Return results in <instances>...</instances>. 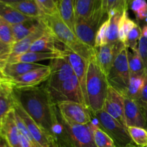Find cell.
Here are the masks:
<instances>
[{
  "label": "cell",
  "mask_w": 147,
  "mask_h": 147,
  "mask_svg": "<svg viewBox=\"0 0 147 147\" xmlns=\"http://www.w3.org/2000/svg\"><path fill=\"white\" fill-rule=\"evenodd\" d=\"M122 14L117 13L109 17V30H108V44H114L119 40V25Z\"/></svg>",
  "instance_id": "obj_34"
},
{
  "label": "cell",
  "mask_w": 147,
  "mask_h": 147,
  "mask_svg": "<svg viewBox=\"0 0 147 147\" xmlns=\"http://www.w3.org/2000/svg\"><path fill=\"white\" fill-rule=\"evenodd\" d=\"M65 55L70 63L74 71L75 76L77 77L78 80L80 84L85 101H86L87 107L90 111L89 107L88 98L87 95V74H88V60H86L83 57L79 55L76 54L74 52L70 50V49L66 47Z\"/></svg>",
  "instance_id": "obj_12"
},
{
  "label": "cell",
  "mask_w": 147,
  "mask_h": 147,
  "mask_svg": "<svg viewBox=\"0 0 147 147\" xmlns=\"http://www.w3.org/2000/svg\"><path fill=\"white\" fill-rule=\"evenodd\" d=\"M26 1V0H0V2L4 3V4H12L14 3L20 2V1Z\"/></svg>",
  "instance_id": "obj_46"
},
{
  "label": "cell",
  "mask_w": 147,
  "mask_h": 147,
  "mask_svg": "<svg viewBox=\"0 0 147 147\" xmlns=\"http://www.w3.org/2000/svg\"><path fill=\"white\" fill-rule=\"evenodd\" d=\"M48 147H58L57 138H50Z\"/></svg>",
  "instance_id": "obj_45"
},
{
  "label": "cell",
  "mask_w": 147,
  "mask_h": 147,
  "mask_svg": "<svg viewBox=\"0 0 147 147\" xmlns=\"http://www.w3.org/2000/svg\"><path fill=\"white\" fill-rule=\"evenodd\" d=\"M40 18L49 32L70 50L88 61L95 55V49L83 42L65 23L59 13L54 15H42Z\"/></svg>",
  "instance_id": "obj_2"
},
{
  "label": "cell",
  "mask_w": 147,
  "mask_h": 147,
  "mask_svg": "<svg viewBox=\"0 0 147 147\" xmlns=\"http://www.w3.org/2000/svg\"><path fill=\"white\" fill-rule=\"evenodd\" d=\"M47 91L55 105L61 101H73L80 103L88 109L79 82L75 75L62 83L57 88Z\"/></svg>",
  "instance_id": "obj_7"
},
{
  "label": "cell",
  "mask_w": 147,
  "mask_h": 147,
  "mask_svg": "<svg viewBox=\"0 0 147 147\" xmlns=\"http://www.w3.org/2000/svg\"><path fill=\"white\" fill-rule=\"evenodd\" d=\"M133 0H103L102 7L105 14L109 17L128 11Z\"/></svg>",
  "instance_id": "obj_28"
},
{
  "label": "cell",
  "mask_w": 147,
  "mask_h": 147,
  "mask_svg": "<svg viewBox=\"0 0 147 147\" xmlns=\"http://www.w3.org/2000/svg\"><path fill=\"white\" fill-rule=\"evenodd\" d=\"M50 76V67L49 65H46L34 69L18 77L7 79L14 89L33 88L47 81Z\"/></svg>",
  "instance_id": "obj_10"
},
{
  "label": "cell",
  "mask_w": 147,
  "mask_h": 147,
  "mask_svg": "<svg viewBox=\"0 0 147 147\" xmlns=\"http://www.w3.org/2000/svg\"><path fill=\"white\" fill-rule=\"evenodd\" d=\"M45 66H46V65L40 63H7L3 68L2 71L7 78H13L25 74L34 69L40 68Z\"/></svg>",
  "instance_id": "obj_23"
},
{
  "label": "cell",
  "mask_w": 147,
  "mask_h": 147,
  "mask_svg": "<svg viewBox=\"0 0 147 147\" xmlns=\"http://www.w3.org/2000/svg\"><path fill=\"white\" fill-rule=\"evenodd\" d=\"M57 141L58 147H73L70 143L65 139L60 136H57Z\"/></svg>",
  "instance_id": "obj_44"
},
{
  "label": "cell",
  "mask_w": 147,
  "mask_h": 147,
  "mask_svg": "<svg viewBox=\"0 0 147 147\" xmlns=\"http://www.w3.org/2000/svg\"><path fill=\"white\" fill-rule=\"evenodd\" d=\"M59 113L73 123L80 125L88 124L92 121L90 111L77 102L61 101L56 104Z\"/></svg>",
  "instance_id": "obj_11"
},
{
  "label": "cell",
  "mask_w": 147,
  "mask_h": 147,
  "mask_svg": "<svg viewBox=\"0 0 147 147\" xmlns=\"http://www.w3.org/2000/svg\"><path fill=\"white\" fill-rule=\"evenodd\" d=\"M0 17L11 25L33 20L20 13L11 6L2 2H0Z\"/></svg>",
  "instance_id": "obj_26"
},
{
  "label": "cell",
  "mask_w": 147,
  "mask_h": 147,
  "mask_svg": "<svg viewBox=\"0 0 147 147\" xmlns=\"http://www.w3.org/2000/svg\"><path fill=\"white\" fill-rule=\"evenodd\" d=\"M128 48L123 47L118 54L107 76L109 85L125 97L130 79Z\"/></svg>",
  "instance_id": "obj_6"
},
{
  "label": "cell",
  "mask_w": 147,
  "mask_h": 147,
  "mask_svg": "<svg viewBox=\"0 0 147 147\" xmlns=\"http://www.w3.org/2000/svg\"><path fill=\"white\" fill-rule=\"evenodd\" d=\"M136 22L130 19L128 14V11H123L121 17L119 25V40L125 45L127 39L128 34L132 29L135 27Z\"/></svg>",
  "instance_id": "obj_32"
},
{
  "label": "cell",
  "mask_w": 147,
  "mask_h": 147,
  "mask_svg": "<svg viewBox=\"0 0 147 147\" xmlns=\"http://www.w3.org/2000/svg\"><path fill=\"white\" fill-rule=\"evenodd\" d=\"M103 110L127 128L125 117L124 98L111 86H109Z\"/></svg>",
  "instance_id": "obj_14"
},
{
  "label": "cell",
  "mask_w": 147,
  "mask_h": 147,
  "mask_svg": "<svg viewBox=\"0 0 147 147\" xmlns=\"http://www.w3.org/2000/svg\"><path fill=\"white\" fill-rule=\"evenodd\" d=\"M0 41L12 46L15 43L11 24L0 17Z\"/></svg>",
  "instance_id": "obj_36"
},
{
  "label": "cell",
  "mask_w": 147,
  "mask_h": 147,
  "mask_svg": "<svg viewBox=\"0 0 147 147\" xmlns=\"http://www.w3.org/2000/svg\"><path fill=\"white\" fill-rule=\"evenodd\" d=\"M59 14L65 23L75 32V0H59Z\"/></svg>",
  "instance_id": "obj_27"
},
{
  "label": "cell",
  "mask_w": 147,
  "mask_h": 147,
  "mask_svg": "<svg viewBox=\"0 0 147 147\" xmlns=\"http://www.w3.org/2000/svg\"><path fill=\"white\" fill-rule=\"evenodd\" d=\"M128 62H129L130 74L137 76H145L146 69L143 61L141 58L138 50L128 51Z\"/></svg>",
  "instance_id": "obj_31"
},
{
  "label": "cell",
  "mask_w": 147,
  "mask_h": 147,
  "mask_svg": "<svg viewBox=\"0 0 147 147\" xmlns=\"http://www.w3.org/2000/svg\"><path fill=\"white\" fill-rule=\"evenodd\" d=\"M124 98L125 117L126 126H137L147 130V123L143 111L137 101Z\"/></svg>",
  "instance_id": "obj_18"
},
{
  "label": "cell",
  "mask_w": 147,
  "mask_h": 147,
  "mask_svg": "<svg viewBox=\"0 0 147 147\" xmlns=\"http://www.w3.org/2000/svg\"><path fill=\"white\" fill-rule=\"evenodd\" d=\"M49 66L50 76L45 85L47 90L57 88L62 83L75 75L66 56L51 60Z\"/></svg>",
  "instance_id": "obj_9"
},
{
  "label": "cell",
  "mask_w": 147,
  "mask_h": 147,
  "mask_svg": "<svg viewBox=\"0 0 147 147\" xmlns=\"http://www.w3.org/2000/svg\"><path fill=\"white\" fill-rule=\"evenodd\" d=\"M146 147H147V146H146Z\"/></svg>",
  "instance_id": "obj_53"
},
{
  "label": "cell",
  "mask_w": 147,
  "mask_h": 147,
  "mask_svg": "<svg viewBox=\"0 0 147 147\" xmlns=\"http://www.w3.org/2000/svg\"><path fill=\"white\" fill-rule=\"evenodd\" d=\"M138 52L145 66L146 73H147V38L143 35L139 39Z\"/></svg>",
  "instance_id": "obj_41"
},
{
  "label": "cell",
  "mask_w": 147,
  "mask_h": 147,
  "mask_svg": "<svg viewBox=\"0 0 147 147\" xmlns=\"http://www.w3.org/2000/svg\"><path fill=\"white\" fill-rule=\"evenodd\" d=\"M142 35V29L141 28L139 24L136 23L135 27L131 30V31L128 34L125 45L127 48H130L131 50H138V45L140 37Z\"/></svg>",
  "instance_id": "obj_37"
},
{
  "label": "cell",
  "mask_w": 147,
  "mask_h": 147,
  "mask_svg": "<svg viewBox=\"0 0 147 147\" xmlns=\"http://www.w3.org/2000/svg\"><path fill=\"white\" fill-rule=\"evenodd\" d=\"M145 76L130 74L129 86H128L127 92L125 97L129 98L136 101L139 100L144 84Z\"/></svg>",
  "instance_id": "obj_30"
},
{
  "label": "cell",
  "mask_w": 147,
  "mask_h": 147,
  "mask_svg": "<svg viewBox=\"0 0 147 147\" xmlns=\"http://www.w3.org/2000/svg\"><path fill=\"white\" fill-rule=\"evenodd\" d=\"M142 108V107H141ZM142 111H143L144 115V117L146 119V123H147V108H145V109H142Z\"/></svg>",
  "instance_id": "obj_50"
},
{
  "label": "cell",
  "mask_w": 147,
  "mask_h": 147,
  "mask_svg": "<svg viewBox=\"0 0 147 147\" xmlns=\"http://www.w3.org/2000/svg\"><path fill=\"white\" fill-rule=\"evenodd\" d=\"M4 80H5V79H4ZM1 81H2V80H0V84H1Z\"/></svg>",
  "instance_id": "obj_52"
},
{
  "label": "cell",
  "mask_w": 147,
  "mask_h": 147,
  "mask_svg": "<svg viewBox=\"0 0 147 147\" xmlns=\"http://www.w3.org/2000/svg\"><path fill=\"white\" fill-rule=\"evenodd\" d=\"M1 123H0V137H1Z\"/></svg>",
  "instance_id": "obj_51"
},
{
  "label": "cell",
  "mask_w": 147,
  "mask_h": 147,
  "mask_svg": "<svg viewBox=\"0 0 147 147\" xmlns=\"http://www.w3.org/2000/svg\"><path fill=\"white\" fill-rule=\"evenodd\" d=\"M108 19L109 17L103 15L90 19H77L75 24V33L83 42L95 49V40L98 30Z\"/></svg>",
  "instance_id": "obj_8"
},
{
  "label": "cell",
  "mask_w": 147,
  "mask_h": 147,
  "mask_svg": "<svg viewBox=\"0 0 147 147\" xmlns=\"http://www.w3.org/2000/svg\"><path fill=\"white\" fill-rule=\"evenodd\" d=\"M93 136V140L97 147H116L113 139L106 131L103 130L98 124L91 122L86 125Z\"/></svg>",
  "instance_id": "obj_25"
},
{
  "label": "cell",
  "mask_w": 147,
  "mask_h": 147,
  "mask_svg": "<svg viewBox=\"0 0 147 147\" xmlns=\"http://www.w3.org/2000/svg\"><path fill=\"white\" fill-rule=\"evenodd\" d=\"M24 15L33 19H39L44 14L42 13L34 0H26L20 2L9 4Z\"/></svg>",
  "instance_id": "obj_29"
},
{
  "label": "cell",
  "mask_w": 147,
  "mask_h": 147,
  "mask_svg": "<svg viewBox=\"0 0 147 147\" xmlns=\"http://www.w3.org/2000/svg\"><path fill=\"white\" fill-rule=\"evenodd\" d=\"M66 47H67L58 41L47 29V32L39 37L32 44L29 51L57 53L66 55Z\"/></svg>",
  "instance_id": "obj_16"
},
{
  "label": "cell",
  "mask_w": 147,
  "mask_h": 147,
  "mask_svg": "<svg viewBox=\"0 0 147 147\" xmlns=\"http://www.w3.org/2000/svg\"><path fill=\"white\" fill-rule=\"evenodd\" d=\"M11 51V46L0 41V69L1 70L7 65Z\"/></svg>",
  "instance_id": "obj_40"
},
{
  "label": "cell",
  "mask_w": 147,
  "mask_h": 147,
  "mask_svg": "<svg viewBox=\"0 0 147 147\" xmlns=\"http://www.w3.org/2000/svg\"><path fill=\"white\" fill-rule=\"evenodd\" d=\"M126 46L119 41L114 44H107L95 48L96 63L106 76L109 75L116 56Z\"/></svg>",
  "instance_id": "obj_13"
},
{
  "label": "cell",
  "mask_w": 147,
  "mask_h": 147,
  "mask_svg": "<svg viewBox=\"0 0 147 147\" xmlns=\"http://www.w3.org/2000/svg\"><path fill=\"white\" fill-rule=\"evenodd\" d=\"M128 131L134 143L137 147L147 146V130L137 126L127 127Z\"/></svg>",
  "instance_id": "obj_33"
},
{
  "label": "cell",
  "mask_w": 147,
  "mask_h": 147,
  "mask_svg": "<svg viewBox=\"0 0 147 147\" xmlns=\"http://www.w3.org/2000/svg\"><path fill=\"white\" fill-rule=\"evenodd\" d=\"M102 3L103 0H75L76 20L90 19L100 15L108 17L103 12Z\"/></svg>",
  "instance_id": "obj_19"
},
{
  "label": "cell",
  "mask_w": 147,
  "mask_h": 147,
  "mask_svg": "<svg viewBox=\"0 0 147 147\" xmlns=\"http://www.w3.org/2000/svg\"><path fill=\"white\" fill-rule=\"evenodd\" d=\"M137 102L140 105L142 109L147 108V73L145 76L144 84L143 89H142V93H141L140 98Z\"/></svg>",
  "instance_id": "obj_42"
},
{
  "label": "cell",
  "mask_w": 147,
  "mask_h": 147,
  "mask_svg": "<svg viewBox=\"0 0 147 147\" xmlns=\"http://www.w3.org/2000/svg\"><path fill=\"white\" fill-rule=\"evenodd\" d=\"M1 135L10 147H22L20 142V131L13 109L1 119Z\"/></svg>",
  "instance_id": "obj_17"
},
{
  "label": "cell",
  "mask_w": 147,
  "mask_h": 147,
  "mask_svg": "<svg viewBox=\"0 0 147 147\" xmlns=\"http://www.w3.org/2000/svg\"><path fill=\"white\" fill-rule=\"evenodd\" d=\"M44 15H54L59 13V0H34Z\"/></svg>",
  "instance_id": "obj_35"
},
{
  "label": "cell",
  "mask_w": 147,
  "mask_h": 147,
  "mask_svg": "<svg viewBox=\"0 0 147 147\" xmlns=\"http://www.w3.org/2000/svg\"><path fill=\"white\" fill-rule=\"evenodd\" d=\"M40 24L37 29L34 32L31 33L29 36L24 38L20 41L17 42L11 46V51L10 54V57H16L20 55L24 54L29 51L32 44L36 40L42 36L45 33L47 32V27L45 25L42 19L40 18Z\"/></svg>",
  "instance_id": "obj_20"
},
{
  "label": "cell",
  "mask_w": 147,
  "mask_h": 147,
  "mask_svg": "<svg viewBox=\"0 0 147 147\" xmlns=\"http://www.w3.org/2000/svg\"><path fill=\"white\" fill-rule=\"evenodd\" d=\"M93 117L97 119L98 126L113 139L116 147H137L131 138L127 128L103 109L95 113Z\"/></svg>",
  "instance_id": "obj_5"
},
{
  "label": "cell",
  "mask_w": 147,
  "mask_h": 147,
  "mask_svg": "<svg viewBox=\"0 0 147 147\" xmlns=\"http://www.w3.org/2000/svg\"><path fill=\"white\" fill-rule=\"evenodd\" d=\"M14 96L25 111L49 138H57L60 131L57 106L45 86L33 88L14 89Z\"/></svg>",
  "instance_id": "obj_1"
},
{
  "label": "cell",
  "mask_w": 147,
  "mask_h": 147,
  "mask_svg": "<svg viewBox=\"0 0 147 147\" xmlns=\"http://www.w3.org/2000/svg\"><path fill=\"white\" fill-rule=\"evenodd\" d=\"M16 98V97H15ZM14 110L18 113L21 117L26 126L28 129L39 147H48L50 144V138L47 136L45 132L37 125V123L30 117V115L25 111L22 106H21L18 100L16 98L15 104H14Z\"/></svg>",
  "instance_id": "obj_15"
},
{
  "label": "cell",
  "mask_w": 147,
  "mask_h": 147,
  "mask_svg": "<svg viewBox=\"0 0 147 147\" xmlns=\"http://www.w3.org/2000/svg\"><path fill=\"white\" fill-rule=\"evenodd\" d=\"M142 35L147 38V23L144 25L143 28H142Z\"/></svg>",
  "instance_id": "obj_48"
},
{
  "label": "cell",
  "mask_w": 147,
  "mask_h": 147,
  "mask_svg": "<svg viewBox=\"0 0 147 147\" xmlns=\"http://www.w3.org/2000/svg\"><path fill=\"white\" fill-rule=\"evenodd\" d=\"M110 19L106 20L98 30L95 40V48L106 45L108 44V30H109Z\"/></svg>",
  "instance_id": "obj_39"
},
{
  "label": "cell",
  "mask_w": 147,
  "mask_h": 147,
  "mask_svg": "<svg viewBox=\"0 0 147 147\" xmlns=\"http://www.w3.org/2000/svg\"><path fill=\"white\" fill-rule=\"evenodd\" d=\"M109 86L107 76L98 65L94 55L88 61L87 74V95L92 116L103 109Z\"/></svg>",
  "instance_id": "obj_3"
},
{
  "label": "cell",
  "mask_w": 147,
  "mask_h": 147,
  "mask_svg": "<svg viewBox=\"0 0 147 147\" xmlns=\"http://www.w3.org/2000/svg\"><path fill=\"white\" fill-rule=\"evenodd\" d=\"M40 18L33 19L24 22L11 25L13 36L15 42L23 40L30 35L38 27L40 24Z\"/></svg>",
  "instance_id": "obj_24"
},
{
  "label": "cell",
  "mask_w": 147,
  "mask_h": 147,
  "mask_svg": "<svg viewBox=\"0 0 147 147\" xmlns=\"http://www.w3.org/2000/svg\"><path fill=\"white\" fill-rule=\"evenodd\" d=\"M64 55L57 54L52 53H42V52H27L24 54L20 55L16 57L9 58L7 63H37V62L43 60H53L59 57H65Z\"/></svg>",
  "instance_id": "obj_22"
},
{
  "label": "cell",
  "mask_w": 147,
  "mask_h": 147,
  "mask_svg": "<svg viewBox=\"0 0 147 147\" xmlns=\"http://www.w3.org/2000/svg\"><path fill=\"white\" fill-rule=\"evenodd\" d=\"M4 79H7V78L5 77V76L4 75V73H3L2 70L0 69V80H3Z\"/></svg>",
  "instance_id": "obj_49"
},
{
  "label": "cell",
  "mask_w": 147,
  "mask_h": 147,
  "mask_svg": "<svg viewBox=\"0 0 147 147\" xmlns=\"http://www.w3.org/2000/svg\"><path fill=\"white\" fill-rule=\"evenodd\" d=\"M15 101L14 88L7 79L3 80L0 84V121L14 109Z\"/></svg>",
  "instance_id": "obj_21"
},
{
  "label": "cell",
  "mask_w": 147,
  "mask_h": 147,
  "mask_svg": "<svg viewBox=\"0 0 147 147\" xmlns=\"http://www.w3.org/2000/svg\"><path fill=\"white\" fill-rule=\"evenodd\" d=\"M20 145H21L22 147H33L32 144L30 143L28 141V139L22 135V134L20 133Z\"/></svg>",
  "instance_id": "obj_43"
},
{
  "label": "cell",
  "mask_w": 147,
  "mask_h": 147,
  "mask_svg": "<svg viewBox=\"0 0 147 147\" xmlns=\"http://www.w3.org/2000/svg\"><path fill=\"white\" fill-rule=\"evenodd\" d=\"M0 147H10L7 141L2 136L0 137Z\"/></svg>",
  "instance_id": "obj_47"
},
{
  "label": "cell",
  "mask_w": 147,
  "mask_h": 147,
  "mask_svg": "<svg viewBox=\"0 0 147 147\" xmlns=\"http://www.w3.org/2000/svg\"><path fill=\"white\" fill-rule=\"evenodd\" d=\"M57 116L60 124V131L57 136L67 141L73 147H97L87 126L70 121L62 116L58 110Z\"/></svg>",
  "instance_id": "obj_4"
},
{
  "label": "cell",
  "mask_w": 147,
  "mask_h": 147,
  "mask_svg": "<svg viewBox=\"0 0 147 147\" xmlns=\"http://www.w3.org/2000/svg\"><path fill=\"white\" fill-rule=\"evenodd\" d=\"M129 8L134 11L138 20L147 19V2L146 0H133Z\"/></svg>",
  "instance_id": "obj_38"
}]
</instances>
